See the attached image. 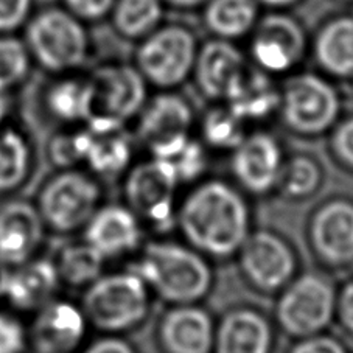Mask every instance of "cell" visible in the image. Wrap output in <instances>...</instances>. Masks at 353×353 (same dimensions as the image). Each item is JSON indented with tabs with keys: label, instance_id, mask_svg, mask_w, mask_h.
Listing matches in <instances>:
<instances>
[{
	"label": "cell",
	"instance_id": "cell-1",
	"mask_svg": "<svg viewBox=\"0 0 353 353\" xmlns=\"http://www.w3.org/2000/svg\"><path fill=\"white\" fill-rule=\"evenodd\" d=\"M176 229L209 260L234 259L254 229L248 194L229 181H199L179 201Z\"/></svg>",
	"mask_w": 353,
	"mask_h": 353
},
{
	"label": "cell",
	"instance_id": "cell-2",
	"mask_svg": "<svg viewBox=\"0 0 353 353\" xmlns=\"http://www.w3.org/2000/svg\"><path fill=\"white\" fill-rule=\"evenodd\" d=\"M139 252L131 271L168 307L201 303L214 290L212 260L185 241L154 240L143 245Z\"/></svg>",
	"mask_w": 353,
	"mask_h": 353
},
{
	"label": "cell",
	"instance_id": "cell-3",
	"mask_svg": "<svg viewBox=\"0 0 353 353\" xmlns=\"http://www.w3.org/2000/svg\"><path fill=\"white\" fill-rule=\"evenodd\" d=\"M153 297L148 285L131 270L103 274L84 290L81 310L95 330L123 336L147 322Z\"/></svg>",
	"mask_w": 353,
	"mask_h": 353
},
{
	"label": "cell",
	"instance_id": "cell-4",
	"mask_svg": "<svg viewBox=\"0 0 353 353\" xmlns=\"http://www.w3.org/2000/svg\"><path fill=\"white\" fill-rule=\"evenodd\" d=\"M147 81L137 67L108 64L86 80L84 123L92 134L121 131L147 103Z\"/></svg>",
	"mask_w": 353,
	"mask_h": 353
},
{
	"label": "cell",
	"instance_id": "cell-5",
	"mask_svg": "<svg viewBox=\"0 0 353 353\" xmlns=\"http://www.w3.org/2000/svg\"><path fill=\"white\" fill-rule=\"evenodd\" d=\"M338 290L321 272H299L277 294L274 324L291 339L325 333L336 319Z\"/></svg>",
	"mask_w": 353,
	"mask_h": 353
},
{
	"label": "cell",
	"instance_id": "cell-6",
	"mask_svg": "<svg viewBox=\"0 0 353 353\" xmlns=\"http://www.w3.org/2000/svg\"><path fill=\"white\" fill-rule=\"evenodd\" d=\"M341 108L336 88L321 75L297 74L280 88L277 115L285 130L296 137L325 136L341 119Z\"/></svg>",
	"mask_w": 353,
	"mask_h": 353
},
{
	"label": "cell",
	"instance_id": "cell-7",
	"mask_svg": "<svg viewBox=\"0 0 353 353\" xmlns=\"http://www.w3.org/2000/svg\"><path fill=\"white\" fill-rule=\"evenodd\" d=\"M178 174L167 161L150 157L130 167L125 176L126 205L143 228L168 234L178 224Z\"/></svg>",
	"mask_w": 353,
	"mask_h": 353
},
{
	"label": "cell",
	"instance_id": "cell-8",
	"mask_svg": "<svg viewBox=\"0 0 353 353\" xmlns=\"http://www.w3.org/2000/svg\"><path fill=\"white\" fill-rule=\"evenodd\" d=\"M241 277L255 293L277 296L299 274V252L277 230L252 229L235 255Z\"/></svg>",
	"mask_w": 353,
	"mask_h": 353
},
{
	"label": "cell",
	"instance_id": "cell-9",
	"mask_svg": "<svg viewBox=\"0 0 353 353\" xmlns=\"http://www.w3.org/2000/svg\"><path fill=\"white\" fill-rule=\"evenodd\" d=\"M101 203V187L80 170H59L38 194V207L46 228L57 234L84 229Z\"/></svg>",
	"mask_w": 353,
	"mask_h": 353
},
{
	"label": "cell",
	"instance_id": "cell-10",
	"mask_svg": "<svg viewBox=\"0 0 353 353\" xmlns=\"http://www.w3.org/2000/svg\"><path fill=\"white\" fill-rule=\"evenodd\" d=\"M199 44L190 28L179 23L157 27L136 52V67L145 81L172 90L193 75Z\"/></svg>",
	"mask_w": 353,
	"mask_h": 353
},
{
	"label": "cell",
	"instance_id": "cell-11",
	"mask_svg": "<svg viewBox=\"0 0 353 353\" xmlns=\"http://www.w3.org/2000/svg\"><path fill=\"white\" fill-rule=\"evenodd\" d=\"M27 48L44 69L67 72L84 63L89 39L78 17L65 10L48 8L30 21Z\"/></svg>",
	"mask_w": 353,
	"mask_h": 353
},
{
	"label": "cell",
	"instance_id": "cell-12",
	"mask_svg": "<svg viewBox=\"0 0 353 353\" xmlns=\"http://www.w3.org/2000/svg\"><path fill=\"white\" fill-rule=\"evenodd\" d=\"M193 108L184 97L165 90L157 94L139 114L137 136L151 157L170 161L190 139Z\"/></svg>",
	"mask_w": 353,
	"mask_h": 353
},
{
	"label": "cell",
	"instance_id": "cell-13",
	"mask_svg": "<svg viewBox=\"0 0 353 353\" xmlns=\"http://www.w3.org/2000/svg\"><path fill=\"white\" fill-rule=\"evenodd\" d=\"M249 53L257 69L268 75H283L301 64L308 48L302 23L283 11H272L255 23Z\"/></svg>",
	"mask_w": 353,
	"mask_h": 353
},
{
	"label": "cell",
	"instance_id": "cell-14",
	"mask_svg": "<svg viewBox=\"0 0 353 353\" xmlns=\"http://www.w3.org/2000/svg\"><path fill=\"white\" fill-rule=\"evenodd\" d=\"M307 239L321 265L330 270L353 266V199L332 196L308 218Z\"/></svg>",
	"mask_w": 353,
	"mask_h": 353
},
{
	"label": "cell",
	"instance_id": "cell-15",
	"mask_svg": "<svg viewBox=\"0 0 353 353\" xmlns=\"http://www.w3.org/2000/svg\"><path fill=\"white\" fill-rule=\"evenodd\" d=\"M230 154L234 184L243 193L252 196H268L276 192L287 156L272 134L265 131L246 134V137Z\"/></svg>",
	"mask_w": 353,
	"mask_h": 353
},
{
	"label": "cell",
	"instance_id": "cell-16",
	"mask_svg": "<svg viewBox=\"0 0 353 353\" xmlns=\"http://www.w3.org/2000/svg\"><path fill=\"white\" fill-rule=\"evenodd\" d=\"M88 328L81 305L52 299L36 312L28 343L34 353H74L83 344Z\"/></svg>",
	"mask_w": 353,
	"mask_h": 353
},
{
	"label": "cell",
	"instance_id": "cell-17",
	"mask_svg": "<svg viewBox=\"0 0 353 353\" xmlns=\"http://www.w3.org/2000/svg\"><path fill=\"white\" fill-rule=\"evenodd\" d=\"M249 64L234 42L210 39L199 46L193 78L207 100L226 101L246 75Z\"/></svg>",
	"mask_w": 353,
	"mask_h": 353
},
{
	"label": "cell",
	"instance_id": "cell-18",
	"mask_svg": "<svg viewBox=\"0 0 353 353\" xmlns=\"http://www.w3.org/2000/svg\"><path fill=\"white\" fill-rule=\"evenodd\" d=\"M216 319L201 303L168 307L157 324L162 353H214Z\"/></svg>",
	"mask_w": 353,
	"mask_h": 353
},
{
	"label": "cell",
	"instance_id": "cell-19",
	"mask_svg": "<svg viewBox=\"0 0 353 353\" xmlns=\"http://www.w3.org/2000/svg\"><path fill=\"white\" fill-rule=\"evenodd\" d=\"M46 229L36 204L26 199L5 203L0 207V261L14 268L34 259Z\"/></svg>",
	"mask_w": 353,
	"mask_h": 353
},
{
	"label": "cell",
	"instance_id": "cell-20",
	"mask_svg": "<svg viewBox=\"0 0 353 353\" xmlns=\"http://www.w3.org/2000/svg\"><path fill=\"white\" fill-rule=\"evenodd\" d=\"M274 345L276 324L259 308L232 307L216 321L214 353H272Z\"/></svg>",
	"mask_w": 353,
	"mask_h": 353
},
{
	"label": "cell",
	"instance_id": "cell-21",
	"mask_svg": "<svg viewBox=\"0 0 353 353\" xmlns=\"http://www.w3.org/2000/svg\"><path fill=\"white\" fill-rule=\"evenodd\" d=\"M84 240L106 260L119 259L140 251L143 224L128 205H100L84 228Z\"/></svg>",
	"mask_w": 353,
	"mask_h": 353
},
{
	"label": "cell",
	"instance_id": "cell-22",
	"mask_svg": "<svg viewBox=\"0 0 353 353\" xmlns=\"http://www.w3.org/2000/svg\"><path fill=\"white\" fill-rule=\"evenodd\" d=\"M59 283L54 261L34 257L10 268L3 299L19 312H38L54 299Z\"/></svg>",
	"mask_w": 353,
	"mask_h": 353
},
{
	"label": "cell",
	"instance_id": "cell-23",
	"mask_svg": "<svg viewBox=\"0 0 353 353\" xmlns=\"http://www.w3.org/2000/svg\"><path fill=\"white\" fill-rule=\"evenodd\" d=\"M314 63L322 74L341 81H353V14L327 17L312 41Z\"/></svg>",
	"mask_w": 353,
	"mask_h": 353
},
{
	"label": "cell",
	"instance_id": "cell-24",
	"mask_svg": "<svg viewBox=\"0 0 353 353\" xmlns=\"http://www.w3.org/2000/svg\"><path fill=\"white\" fill-rule=\"evenodd\" d=\"M243 123L265 121L279 112L280 89L274 86L271 75L254 65L249 67L234 94L224 101Z\"/></svg>",
	"mask_w": 353,
	"mask_h": 353
},
{
	"label": "cell",
	"instance_id": "cell-25",
	"mask_svg": "<svg viewBox=\"0 0 353 353\" xmlns=\"http://www.w3.org/2000/svg\"><path fill=\"white\" fill-rule=\"evenodd\" d=\"M259 7L255 0H207L204 26L214 38L234 42L252 32L259 22Z\"/></svg>",
	"mask_w": 353,
	"mask_h": 353
},
{
	"label": "cell",
	"instance_id": "cell-26",
	"mask_svg": "<svg viewBox=\"0 0 353 353\" xmlns=\"http://www.w3.org/2000/svg\"><path fill=\"white\" fill-rule=\"evenodd\" d=\"M33 168V151L21 131L0 125V196L26 184Z\"/></svg>",
	"mask_w": 353,
	"mask_h": 353
},
{
	"label": "cell",
	"instance_id": "cell-27",
	"mask_svg": "<svg viewBox=\"0 0 353 353\" xmlns=\"http://www.w3.org/2000/svg\"><path fill=\"white\" fill-rule=\"evenodd\" d=\"M322 163L308 153L285 157L276 193L290 203H302L313 198L324 184Z\"/></svg>",
	"mask_w": 353,
	"mask_h": 353
},
{
	"label": "cell",
	"instance_id": "cell-28",
	"mask_svg": "<svg viewBox=\"0 0 353 353\" xmlns=\"http://www.w3.org/2000/svg\"><path fill=\"white\" fill-rule=\"evenodd\" d=\"M105 263L106 259L86 240L64 246L54 261L61 282L74 288H88L100 279Z\"/></svg>",
	"mask_w": 353,
	"mask_h": 353
},
{
	"label": "cell",
	"instance_id": "cell-29",
	"mask_svg": "<svg viewBox=\"0 0 353 353\" xmlns=\"http://www.w3.org/2000/svg\"><path fill=\"white\" fill-rule=\"evenodd\" d=\"M117 33L130 41H142L161 27L162 0H115L111 10Z\"/></svg>",
	"mask_w": 353,
	"mask_h": 353
},
{
	"label": "cell",
	"instance_id": "cell-30",
	"mask_svg": "<svg viewBox=\"0 0 353 353\" xmlns=\"http://www.w3.org/2000/svg\"><path fill=\"white\" fill-rule=\"evenodd\" d=\"M132 145L121 131L109 134H94L86 165L99 178L112 179L131 167Z\"/></svg>",
	"mask_w": 353,
	"mask_h": 353
},
{
	"label": "cell",
	"instance_id": "cell-31",
	"mask_svg": "<svg viewBox=\"0 0 353 353\" xmlns=\"http://www.w3.org/2000/svg\"><path fill=\"white\" fill-rule=\"evenodd\" d=\"M246 125L226 105L209 109L201 121V142L207 150L232 153L246 137Z\"/></svg>",
	"mask_w": 353,
	"mask_h": 353
},
{
	"label": "cell",
	"instance_id": "cell-32",
	"mask_svg": "<svg viewBox=\"0 0 353 353\" xmlns=\"http://www.w3.org/2000/svg\"><path fill=\"white\" fill-rule=\"evenodd\" d=\"M47 108L54 119L65 123L84 121L86 81L63 80L53 84L47 94Z\"/></svg>",
	"mask_w": 353,
	"mask_h": 353
},
{
	"label": "cell",
	"instance_id": "cell-33",
	"mask_svg": "<svg viewBox=\"0 0 353 353\" xmlns=\"http://www.w3.org/2000/svg\"><path fill=\"white\" fill-rule=\"evenodd\" d=\"M94 134L89 130L59 132L48 142V161L59 170L75 168L86 162Z\"/></svg>",
	"mask_w": 353,
	"mask_h": 353
},
{
	"label": "cell",
	"instance_id": "cell-34",
	"mask_svg": "<svg viewBox=\"0 0 353 353\" xmlns=\"http://www.w3.org/2000/svg\"><path fill=\"white\" fill-rule=\"evenodd\" d=\"M28 57L27 44L11 36L0 38V89L7 90L27 75Z\"/></svg>",
	"mask_w": 353,
	"mask_h": 353
},
{
	"label": "cell",
	"instance_id": "cell-35",
	"mask_svg": "<svg viewBox=\"0 0 353 353\" xmlns=\"http://www.w3.org/2000/svg\"><path fill=\"white\" fill-rule=\"evenodd\" d=\"M167 162L178 174L181 184H190V182L196 184L203 179L207 165H209V156H207L204 143L190 137L184 147Z\"/></svg>",
	"mask_w": 353,
	"mask_h": 353
},
{
	"label": "cell",
	"instance_id": "cell-36",
	"mask_svg": "<svg viewBox=\"0 0 353 353\" xmlns=\"http://www.w3.org/2000/svg\"><path fill=\"white\" fill-rule=\"evenodd\" d=\"M327 148L334 163L353 174V112L341 117L332 128Z\"/></svg>",
	"mask_w": 353,
	"mask_h": 353
},
{
	"label": "cell",
	"instance_id": "cell-37",
	"mask_svg": "<svg viewBox=\"0 0 353 353\" xmlns=\"http://www.w3.org/2000/svg\"><path fill=\"white\" fill-rule=\"evenodd\" d=\"M28 333L13 314L0 312V353H23Z\"/></svg>",
	"mask_w": 353,
	"mask_h": 353
},
{
	"label": "cell",
	"instance_id": "cell-38",
	"mask_svg": "<svg viewBox=\"0 0 353 353\" xmlns=\"http://www.w3.org/2000/svg\"><path fill=\"white\" fill-rule=\"evenodd\" d=\"M287 353H350L343 341L332 334L319 333L313 336L294 339Z\"/></svg>",
	"mask_w": 353,
	"mask_h": 353
},
{
	"label": "cell",
	"instance_id": "cell-39",
	"mask_svg": "<svg viewBox=\"0 0 353 353\" xmlns=\"http://www.w3.org/2000/svg\"><path fill=\"white\" fill-rule=\"evenodd\" d=\"M32 0H0V33L13 32L27 21Z\"/></svg>",
	"mask_w": 353,
	"mask_h": 353
},
{
	"label": "cell",
	"instance_id": "cell-40",
	"mask_svg": "<svg viewBox=\"0 0 353 353\" xmlns=\"http://www.w3.org/2000/svg\"><path fill=\"white\" fill-rule=\"evenodd\" d=\"M115 0H64L67 11L78 19L97 21L111 13Z\"/></svg>",
	"mask_w": 353,
	"mask_h": 353
},
{
	"label": "cell",
	"instance_id": "cell-41",
	"mask_svg": "<svg viewBox=\"0 0 353 353\" xmlns=\"http://www.w3.org/2000/svg\"><path fill=\"white\" fill-rule=\"evenodd\" d=\"M336 321L343 330L353 338V279L338 290L336 296Z\"/></svg>",
	"mask_w": 353,
	"mask_h": 353
},
{
	"label": "cell",
	"instance_id": "cell-42",
	"mask_svg": "<svg viewBox=\"0 0 353 353\" xmlns=\"http://www.w3.org/2000/svg\"><path fill=\"white\" fill-rule=\"evenodd\" d=\"M81 353H139V350L120 334H105L90 343Z\"/></svg>",
	"mask_w": 353,
	"mask_h": 353
},
{
	"label": "cell",
	"instance_id": "cell-43",
	"mask_svg": "<svg viewBox=\"0 0 353 353\" xmlns=\"http://www.w3.org/2000/svg\"><path fill=\"white\" fill-rule=\"evenodd\" d=\"M162 2L176 10H194L204 7L207 0H162Z\"/></svg>",
	"mask_w": 353,
	"mask_h": 353
},
{
	"label": "cell",
	"instance_id": "cell-44",
	"mask_svg": "<svg viewBox=\"0 0 353 353\" xmlns=\"http://www.w3.org/2000/svg\"><path fill=\"white\" fill-rule=\"evenodd\" d=\"M259 5H263V7H268L271 10H287V8H291L294 7V5L301 3L302 0H255Z\"/></svg>",
	"mask_w": 353,
	"mask_h": 353
},
{
	"label": "cell",
	"instance_id": "cell-45",
	"mask_svg": "<svg viewBox=\"0 0 353 353\" xmlns=\"http://www.w3.org/2000/svg\"><path fill=\"white\" fill-rule=\"evenodd\" d=\"M10 268L7 265H3L0 261V301L3 299V293H5V282H7V276H8Z\"/></svg>",
	"mask_w": 353,
	"mask_h": 353
},
{
	"label": "cell",
	"instance_id": "cell-46",
	"mask_svg": "<svg viewBox=\"0 0 353 353\" xmlns=\"http://www.w3.org/2000/svg\"><path fill=\"white\" fill-rule=\"evenodd\" d=\"M7 109H8V103H7V99H5V90L0 89V125H2L5 115H7Z\"/></svg>",
	"mask_w": 353,
	"mask_h": 353
},
{
	"label": "cell",
	"instance_id": "cell-47",
	"mask_svg": "<svg viewBox=\"0 0 353 353\" xmlns=\"http://www.w3.org/2000/svg\"><path fill=\"white\" fill-rule=\"evenodd\" d=\"M338 2H343V3H353V0H338Z\"/></svg>",
	"mask_w": 353,
	"mask_h": 353
}]
</instances>
